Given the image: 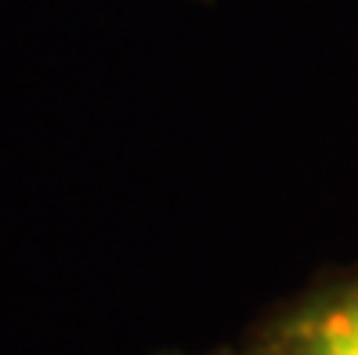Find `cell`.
I'll use <instances>...</instances> for the list:
<instances>
[{
  "label": "cell",
  "mask_w": 358,
  "mask_h": 355,
  "mask_svg": "<svg viewBox=\"0 0 358 355\" xmlns=\"http://www.w3.org/2000/svg\"><path fill=\"white\" fill-rule=\"evenodd\" d=\"M239 355H358V265L326 268L271 305L236 344Z\"/></svg>",
  "instance_id": "cell-1"
},
{
  "label": "cell",
  "mask_w": 358,
  "mask_h": 355,
  "mask_svg": "<svg viewBox=\"0 0 358 355\" xmlns=\"http://www.w3.org/2000/svg\"><path fill=\"white\" fill-rule=\"evenodd\" d=\"M163 355H239L236 344L231 348H206V351H163Z\"/></svg>",
  "instance_id": "cell-2"
}]
</instances>
